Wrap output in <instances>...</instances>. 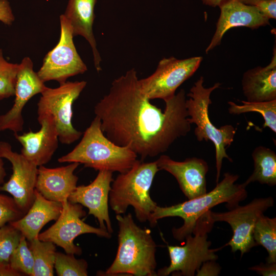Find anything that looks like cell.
Here are the masks:
<instances>
[{"mask_svg":"<svg viewBox=\"0 0 276 276\" xmlns=\"http://www.w3.org/2000/svg\"><path fill=\"white\" fill-rule=\"evenodd\" d=\"M14 20L10 3L8 0H0V21L6 25H11Z\"/></svg>","mask_w":276,"mask_h":276,"instance_id":"34","label":"cell"},{"mask_svg":"<svg viewBox=\"0 0 276 276\" xmlns=\"http://www.w3.org/2000/svg\"><path fill=\"white\" fill-rule=\"evenodd\" d=\"M119 225L118 247L106 275L157 276L156 245L148 228L134 221L131 213L116 215Z\"/></svg>","mask_w":276,"mask_h":276,"instance_id":"3","label":"cell"},{"mask_svg":"<svg viewBox=\"0 0 276 276\" xmlns=\"http://www.w3.org/2000/svg\"><path fill=\"white\" fill-rule=\"evenodd\" d=\"M242 105L232 101L228 102V112L232 114H240L248 112H257L263 117L264 123L263 128L268 127L276 133V100L264 102L241 101Z\"/></svg>","mask_w":276,"mask_h":276,"instance_id":"26","label":"cell"},{"mask_svg":"<svg viewBox=\"0 0 276 276\" xmlns=\"http://www.w3.org/2000/svg\"><path fill=\"white\" fill-rule=\"evenodd\" d=\"M158 171L156 161L137 159L128 171L120 173L111 185L108 203L111 210L121 215L132 206L140 222H149L157 206L151 198L150 190Z\"/></svg>","mask_w":276,"mask_h":276,"instance_id":"5","label":"cell"},{"mask_svg":"<svg viewBox=\"0 0 276 276\" xmlns=\"http://www.w3.org/2000/svg\"><path fill=\"white\" fill-rule=\"evenodd\" d=\"M21 273L12 269L9 264L0 262V276H22Z\"/></svg>","mask_w":276,"mask_h":276,"instance_id":"36","label":"cell"},{"mask_svg":"<svg viewBox=\"0 0 276 276\" xmlns=\"http://www.w3.org/2000/svg\"><path fill=\"white\" fill-rule=\"evenodd\" d=\"M79 165L73 162L55 168L39 166L35 189L49 200L61 203L67 201L77 187L78 177L74 172Z\"/></svg>","mask_w":276,"mask_h":276,"instance_id":"19","label":"cell"},{"mask_svg":"<svg viewBox=\"0 0 276 276\" xmlns=\"http://www.w3.org/2000/svg\"><path fill=\"white\" fill-rule=\"evenodd\" d=\"M256 6L268 19L276 18V0H264L257 3Z\"/></svg>","mask_w":276,"mask_h":276,"instance_id":"33","label":"cell"},{"mask_svg":"<svg viewBox=\"0 0 276 276\" xmlns=\"http://www.w3.org/2000/svg\"><path fill=\"white\" fill-rule=\"evenodd\" d=\"M249 269L256 272L263 276H275L276 275V263H260L249 268Z\"/></svg>","mask_w":276,"mask_h":276,"instance_id":"35","label":"cell"},{"mask_svg":"<svg viewBox=\"0 0 276 276\" xmlns=\"http://www.w3.org/2000/svg\"><path fill=\"white\" fill-rule=\"evenodd\" d=\"M202 1L203 4L207 6L215 7L216 6L219 7L222 3L227 0H202Z\"/></svg>","mask_w":276,"mask_h":276,"instance_id":"38","label":"cell"},{"mask_svg":"<svg viewBox=\"0 0 276 276\" xmlns=\"http://www.w3.org/2000/svg\"><path fill=\"white\" fill-rule=\"evenodd\" d=\"M87 262L76 259L74 254L56 252L54 268L58 276H87Z\"/></svg>","mask_w":276,"mask_h":276,"instance_id":"27","label":"cell"},{"mask_svg":"<svg viewBox=\"0 0 276 276\" xmlns=\"http://www.w3.org/2000/svg\"><path fill=\"white\" fill-rule=\"evenodd\" d=\"M25 214L13 198L0 194V227L20 219Z\"/></svg>","mask_w":276,"mask_h":276,"instance_id":"31","label":"cell"},{"mask_svg":"<svg viewBox=\"0 0 276 276\" xmlns=\"http://www.w3.org/2000/svg\"><path fill=\"white\" fill-rule=\"evenodd\" d=\"M22 235L11 225L0 227V262L9 264L10 257L18 246Z\"/></svg>","mask_w":276,"mask_h":276,"instance_id":"30","label":"cell"},{"mask_svg":"<svg viewBox=\"0 0 276 276\" xmlns=\"http://www.w3.org/2000/svg\"><path fill=\"white\" fill-rule=\"evenodd\" d=\"M134 68L114 79L108 93L95 105L106 136L116 145L128 147L141 160L167 151L191 130L181 89L166 100L164 111L143 93Z\"/></svg>","mask_w":276,"mask_h":276,"instance_id":"1","label":"cell"},{"mask_svg":"<svg viewBox=\"0 0 276 276\" xmlns=\"http://www.w3.org/2000/svg\"><path fill=\"white\" fill-rule=\"evenodd\" d=\"M6 176V172L4 166L3 157L0 155V186L4 183L5 177Z\"/></svg>","mask_w":276,"mask_h":276,"instance_id":"37","label":"cell"},{"mask_svg":"<svg viewBox=\"0 0 276 276\" xmlns=\"http://www.w3.org/2000/svg\"><path fill=\"white\" fill-rule=\"evenodd\" d=\"M203 77H200L187 95L189 97L186 101L188 121L191 124L196 125L194 134L198 141H211L215 146L216 181L218 183L223 158L233 162L226 149L233 142L237 129L228 124L218 128L212 123L209 116V107L212 103L210 96L213 90L220 86V83H216L213 86L206 88L203 85Z\"/></svg>","mask_w":276,"mask_h":276,"instance_id":"6","label":"cell"},{"mask_svg":"<svg viewBox=\"0 0 276 276\" xmlns=\"http://www.w3.org/2000/svg\"><path fill=\"white\" fill-rule=\"evenodd\" d=\"M97 0H68L63 14L71 25L74 36H83L89 43L93 53L95 66L101 70V58L94 37L93 26L95 18L94 8Z\"/></svg>","mask_w":276,"mask_h":276,"instance_id":"22","label":"cell"},{"mask_svg":"<svg viewBox=\"0 0 276 276\" xmlns=\"http://www.w3.org/2000/svg\"><path fill=\"white\" fill-rule=\"evenodd\" d=\"M202 60L200 56L184 59L163 58L152 75L139 80L141 89L150 100L165 101L171 98L177 88L196 71Z\"/></svg>","mask_w":276,"mask_h":276,"instance_id":"11","label":"cell"},{"mask_svg":"<svg viewBox=\"0 0 276 276\" xmlns=\"http://www.w3.org/2000/svg\"><path fill=\"white\" fill-rule=\"evenodd\" d=\"M34 260L31 250L28 246L27 239L21 236L19 243L12 254L9 265L14 270L24 275H32Z\"/></svg>","mask_w":276,"mask_h":276,"instance_id":"28","label":"cell"},{"mask_svg":"<svg viewBox=\"0 0 276 276\" xmlns=\"http://www.w3.org/2000/svg\"><path fill=\"white\" fill-rule=\"evenodd\" d=\"M60 22L59 40L45 55L37 72L44 82L54 80L60 84L71 77L84 73L87 69L74 45L72 27L63 14L60 16Z\"/></svg>","mask_w":276,"mask_h":276,"instance_id":"9","label":"cell"},{"mask_svg":"<svg viewBox=\"0 0 276 276\" xmlns=\"http://www.w3.org/2000/svg\"><path fill=\"white\" fill-rule=\"evenodd\" d=\"M86 85L85 81L65 82L56 88L47 87L37 103V114L51 116L57 131L59 141L71 144L80 139L82 132L72 124L73 104Z\"/></svg>","mask_w":276,"mask_h":276,"instance_id":"8","label":"cell"},{"mask_svg":"<svg viewBox=\"0 0 276 276\" xmlns=\"http://www.w3.org/2000/svg\"><path fill=\"white\" fill-rule=\"evenodd\" d=\"M239 175L226 172L223 178L217 183L213 190L206 193L182 203L170 206H157L151 214L149 221L150 225L154 227L158 220L169 217H179L183 220V224L178 228L172 229L173 237L182 241L192 233L196 221L213 207L222 203L229 210L239 204L247 196L246 186L236 183Z\"/></svg>","mask_w":276,"mask_h":276,"instance_id":"2","label":"cell"},{"mask_svg":"<svg viewBox=\"0 0 276 276\" xmlns=\"http://www.w3.org/2000/svg\"><path fill=\"white\" fill-rule=\"evenodd\" d=\"M29 243L34 260L32 276H53L57 252L55 244L38 238Z\"/></svg>","mask_w":276,"mask_h":276,"instance_id":"24","label":"cell"},{"mask_svg":"<svg viewBox=\"0 0 276 276\" xmlns=\"http://www.w3.org/2000/svg\"><path fill=\"white\" fill-rule=\"evenodd\" d=\"M252 236L256 245L267 251V262L276 263V218L261 215L254 226Z\"/></svg>","mask_w":276,"mask_h":276,"instance_id":"25","label":"cell"},{"mask_svg":"<svg viewBox=\"0 0 276 276\" xmlns=\"http://www.w3.org/2000/svg\"><path fill=\"white\" fill-rule=\"evenodd\" d=\"M221 269V266L216 260H208L202 264L195 274L197 276H217Z\"/></svg>","mask_w":276,"mask_h":276,"instance_id":"32","label":"cell"},{"mask_svg":"<svg viewBox=\"0 0 276 276\" xmlns=\"http://www.w3.org/2000/svg\"><path fill=\"white\" fill-rule=\"evenodd\" d=\"M41 125L37 132L31 130L22 134H14L21 144V154L38 167L47 164L58 148L59 139L53 117L47 114H38Z\"/></svg>","mask_w":276,"mask_h":276,"instance_id":"17","label":"cell"},{"mask_svg":"<svg viewBox=\"0 0 276 276\" xmlns=\"http://www.w3.org/2000/svg\"><path fill=\"white\" fill-rule=\"evenodd\" d=\"M240 2L248 5L255 6L257 3L264 0H238Z\"/></svg>","mask_w":276,"mask_h":276,"instance_id":"39","label":"cell"},{"mask_svg":"<svg viewBox=\"0 0 276 276\" xmlns=\"http://www.w3.org/2000/svg\"><path fill=\"white\" fill-rule=\"evenodd\" d=\"M219 7L220 15L206 53L219 45L224 34L232 28L246 27L254 29L269 25V19L255 6L244 4L238 0H227Z\"/></svg>","mask_w":276,"mask_h":276,"instance_id":"18","label":"cell"},{"mask_svg":"<svg viewBox=\"0 0 276 276\" xmlns=\"http://www.w3.org/2000/svg\"><path fill=\"white\" fill-rule=\"evenodd\" d=\"M34 195V201L27 213L9 223L28 241L37 238L41 228L51 220H57L62 210L61 202L45 198L36 189Z\"/></svg>","mask_w":276,"mask_h":276,"instance_id":"20","label":"cell"},{"mask_svg":"<svg viewBox=\"0 0 276 276\" xmlns=\"http://www.w3.org/2000/svg\"><path fill=\"white\" fill-rule=\"evenodd\" d=\"M209 211L196 221L192 233L188 235L183 246H167L170 259L168 266L159 269L157 275L194 276L202 264L208 260H216V249H211L208 233L215 223Z\"/></svg>","mask_w":276,"mask_h":276,"instance_id":"7","label":"cell"},{"mask_svg":"<svg viewBox=\"0 0 276 276\" xmlns=\"http://www.w3.org/2000/svg\"><path fill=\"white\" fill-rule=\"evenodd\" d=\"M33 67V62L28 57L24 58L18 64L14 102L9 111L0 116V131L10 130L14 134L22 131L24 107L33 96L41 94L47 87Z\"/></svg>","mask_w":276,"mask_h":276,"instance_id":"14","label":"cell"},{"mask_svg":"<svg viewBox=\"0 0 276 276\" xmlns=\"http://www.w3.org/2000/svg\"><path fill=\"white\" fill-rule=\"evenodd\" d=\"M137 155L128 147L118 146L110 141L96 116L85 130L80 142L69 153L58 159L59 163H78L95 170L123 173L137 160Z\"/></svg>","mask_w":276,"mask_h":276,"instance_id":"4","label":"cell"},{"mask_svg":"<svg viewBox=\"0 0 276 276\" xmlns=\"http://www.w3.org/2000/svg\"><path fill=\"white\" fill-rule=\"evenodd\" d=\"M242 87L248 102L276 100V50L273 49L270 62L265 67L257 66L245 72Z\"/></svg>","mask_w":276,"mask_h":276,"instance_id":"21","label":"cell"},{"mask_svg":"<svg viewBox=\"0 0 276 276\" xmlns=\"http://www.w3.org/2000/svg\"><path fill=\"white\" fill-rule=\"evenodd\" d=\"M113 180L112 172L100 170L93 182L77 187L68 198L71 203L87 208L88 214L97 219L100 227L111 234L113 231L108 212V199Z\"/></svg>","mask_w":276,"mask_h":276,"instance_id":"15","label":"cell"},{"mask_svg":"<svg viewBox=\"0 0 276 276\" xmlns=\"http://www.w3.org/2000/svg\"><path fill=\"white\" fill-rule=\"evenodd\" d=\"M0 155L12 164V174L0 186V191L10 193L18 207L26 213L34 200L38 166L21 153L14 152L11 145L0 142Z\"/></svg>","mask_w":276,"mask_h":276,"instance_id":"13","label":"cell"},{"mask_svg":"<svg viewBox=\"0 0 276 276\" xmlns=\"http://www.w3.org/2000/svg\"><path fill=\"white\" fill-rule=\"evenodd\" d=\"M254 169L243 183L246 187L250 183L258 181L261 184L273 186L276 185V153L272 150L257 146L251 154Z\"/></svg>","mask_w":276,"mask_h":276,"instance_id":"23","label":"cell"},{"mask_svg":"<svg viewBox=\"0 0 276 276\" xmlns=\"http://www.w3.org/2000/svg\"><path fill=\"white\" fill-rule=\"evenodd\" d=\"M274 205L271 196L256 198L245 205H239L224 212L210 211V216L215 222H225L232 227L233 235L226 244L232 252L238 250L242 256L252 247L257 246L252 232L258 218Z\"/></svg>","mask_w":276,"mask_h":276,"instance_id":"10","label":"cell"},{"mask_svg":"<svg viewBox=\"0 0 276 276\" xmlns=\"http://www.w3.org/2000/svg\"><path fill=\"white\" fill-rule=\"evenodd\" d=\"M62 210L56 222L48 229L40 233L38 238L50 241L60 246L67 254L81 255L82 249L74 243V239L84 234H94L101 237L110 238L107 230L93 227L81 220L86 215L82 205L68 201L62 203Z\"/></svg>","mask_w":276,"mask_h":276,"instance_id":"12","label":"cell"},{"mask_svg":"<svg viewBox=\"0 0 276 276\" xmlns=\"http://www.w3.org/2000/svg\"><path fill=\"white\" fill-rule=\"evenodd\" d=\"M159 170H165L176 179L184 195L192 199L207 192L206 175L209 166L204 159L195 157L176 161L161 155L156 160Z\"/></svg>","mask_w":276,"mask_h":276,"instance_id":"16","label":"cell"},{"mask_svg":"<svg viewBox=\"0 0 276 276\" xmlns=\"http://www.w3.org/2000/svg\"><path fill=\"white\" fill-rule=\"evenodd\" d=\"M18 64L8 62L0 49V100L14 96Z\"/></svg>","mask_w":276,"mask_h":276,"instance_id":"29","label":"cell"}]
</instances>
